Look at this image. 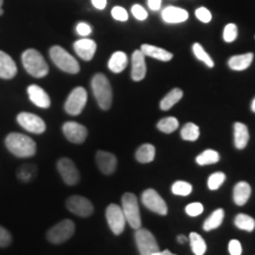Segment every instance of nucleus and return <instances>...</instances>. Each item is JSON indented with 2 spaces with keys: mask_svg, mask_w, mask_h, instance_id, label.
<instances>
[{
  "mask_svg": "<svg viewBox=\"0 0 255 255\" xmlns=\"http://www.w3.org/2000/svg\"><path fill=\"white\" fill-rule=\"evenodd\" d=\"M73 49L82 59L91 60L94 58L96 50H97V45L94 40L83 38V39H79L73 44Z\"/></svg>",
  "mask_w": 255,
  "mask_h": 255,
  "instance_id": "obj_17",
  "label": "nucleus"
},
{
  "mask_svg": "<svg viewBox=\"0 0 255 255\" xmlns=\"http://www.w3.org/2000/svg\"><path fill=\"white\" fill-rule=\"evenodd\" d=\"M111 14H113V17L115 19H117V20L120 21L128 20V12L123 7H121V6H116V7H114L113 11H111Z\"/></svg>",
  "mask_w": 255,
  "mask_h": 255,
  "instance_id": "obj_41",
  "label": "nucleus"
},
{
  "mask_svg": "<svg viewBox=\"0 0 255 255\" xmlns=\"http://www.w3.org/2000/svg\"><path fill=\"white\" fill-rule=\"evenodd\" d=\"M238 37V26L235 24L226 25L225 30H223V39L227 43H232L237 39Z\"/></svg>",
  "mask_w": 255,
  "mask_h": 255,
  "instance_id": "obj_38",
  "label": "nucleus"
},
{
  "mask_svg": "<svg viewBox=\"0 0 255 255\" xmlns=\"http://www.w3.org/2000/svg\"><path fill=\"white\" fill-rule=\"evenodd\" d=\"M250 141V131L246 124L237 122L234 124V144L238 149H245Z\"/></svg>",
  "mask_w": 255,
  "mask_h": 255,
  "instance_id": "obj_23",
  "label": "nucleus"
},
{
  "mask_svg": "<svg viewBox=\"0 0 255 255\" xmlns=\"http://www.w3.org/2000/svg\"><path fill=\"white\" fill-rule=\"evenodd\" d=\"M177 241L180 242V244H184V242L187 241V238L184 237V235H178V237H177Z\"/></svg>",
  "mask_w": 255,
  "mask_h": 255,
  "instance_id": "obj_49",
  "label": "nucleus"
},
{
  "mask_svg": "<svg viewBox=\"0 0 255 255\" xmlns=\"http://www.w3.org/2000/svg\"><path fill=\"white\" fill-rule=\"evenodd\" d=\"M171 191L175 195L180 196H188L193 191V186L186 181H176L171 187Z\"/></svg>",
  "mask_w": 255,
  "mask_h": 255,
  "instance_id": "obj_35",
  "label": "nucleus"
},
{
  "mask_svg": "<svg viewBox=\"0 0 255 255\" xmlns=\"http://www.w3.org/2000/svg\"><path fill=\"white\" fill-rule=\"evenodd\" d=\"M94 96L102 110H109L113 103V89L111 84L103 73H97L91 81Z\"/></svg>",
  "mask_w": 255,
  "mask_h": 255,
  "instance_id": "obj_2",
  "label": "nucleus"
},
{
  "mask_svg": "<svg viewBox=\"0 0 255 255\" xmlns=\"http://www.w3.org/2000/svg\"><path fill=\"white\" fill-rule=\"evenodd\" d=\"M105 216H107L108 225H109L111 232H113L115 235L122 234L124 228H126L127 222L122 208L117 205H110L107 208Z\"/></svg>",
  "mask_w": 255,
  "mask_h": 255,
  "instance_id": "obj_10",
  "label": "nucleus"
},
{
  "mask_svg": "<svg viewBox=\"0 0 255 255\" xmlns=\"http://www.w3.org/2000/svg\"><path fill=\"white\" fill-rule=\"evenodd\" d=\"M21 62H23L25 70L33 77L43 78L49 73L47 63L37 50L28 49L25 51L21 56Z\"/></svg>",
  "mask_w": 255,
  "mask_h": 255,
  "instance_id": "obj_3",
  "label": "nucleus"
},
{
  "mask_svg": "<svg viewBox=\"0 0 255 255\" xmlns=\"http://www.w3.org/2000/svg\"><path fill=\"white\" fill-rule=\"evenodd\" d=\"M17 121L19 126L24 128L25 130H27L28 132L43 133L46 129L45 122L37 115L30 113H20L17 116Z\"/></svg>",
  "mask_w": 255,
  "mask_h": 255,
  "instance_id": "obj_13",
  "label": "nucleus"
},
{
  "mask_svg": "<svg viewBox=\"0 0 255 255\" xmlns=\"http://www.w3.org/2000/svg\"><path fill=\"white\" fill-rule=\"evenodd\" d=\"M27 94L32 103L36 104L37 107L43 108V109H47V108H50L51 105L50 97L44 89H41L40 87H38V85H34V84L30 85V87L27 88Z\"/></svg>",
  "mask_w": 255,
  "mask_h": 255,
  "instance_id": "obj_18",
  "label": "nucleus"
},
{
  "mask_svg": "<svg viewBox=\"0 0 255 255\" xmlns=\"http://www.w3.org/2000/svg\"><path fill=\"white\" fill-rule=\"evenodd\" d=\"M2 2H4V0H0V15H1V14H2V9H1Z\"/></svg>",
  "mask_w": 255,
  "mask_h": 255,
  "instance_id": "obj_51",
  "label": "nucleus"
},
{
  "mask_svg": "<svg viewBox=\"0 0 255 255\" xmlns=\"http://www.w3.org/2000/svg\"><path fill=\"white\" fill-rule=\"evenodd\" d=\"M193 52H194V55H195L196 58L201 60V62L205 63L208 68H214V62H213V59L210 58V56L206 52L205 49H203L201 44H199V43L194 44Z\"/></svg>",
  "mask_w": 255,
  "mask_h": 255,
  "instance_id": "obj_34",
  "label": "nucleus"
},
{
  "mask_svg": "<svg viewBox=\"0 0 255 255\" xmlns=\"http://www.w3.org/2000/svg\"><path fill=\"white\" fill-rule=\"evenodd\" d=\"M254 55L252 52L245 53V55H238L233 56L231 59L228 60L229 68L234 71H244V70L248 69L251 66L252 62H253Z\"/></svg>",
  "mask_w": 255,
  "mask_h": 255,
  "instance_id": "obj_24",
  "label": "nucleus"
},
{
  "mask_svg": "<svg viewBox=\"0 0 255 255\" xmlns=\"http://www.w3.org/2000/svg\"><path fill=\"white\" fill-rule=\"evenodd\" d=\"M88 101V92L84 88L78 87L73 89L65 102V111L72 116H77L84 109Z\"/></svg>",
  "mask_w": 255,
  "mask_h": 255,
  "instance_id": "obj_8",
  "label": "nucleus"
},
{
  "mask_svg": "<svg viewBox=\"0 0 255 255\" xmlns=\"http://www.w3.org/2000/svg\"><path fill=\"white\" fill-rule=\"evenodd\" d=\"M195 14L197 19L202 21V23H209V21L212 20V13H210L209 9H207L206 7L197 8Z\"/></svg>",
  "mask_w": 255,
  "mask_h": 255,
  "instance_id": "obj_40",
  "label": "nucleus"
},
{
  "mask_svg": "<svg viewBox=\"0 0 255 255\" xmlns=\"http://www.w3.org/2000/svg\"><path fill=\"white\" fill-rule=\"evenodd\" d=\"M63 132L70 142L75 144H81L87 139V128L77 122H66L63 126Z\"/></svg>",
  "mask_w": 255,
  "mask_h": 255,
  "instance_id": "obj_14",
  "label": "nucleus"
},
{
  "mask_svg": "<svg viewBox=\"0 0 255 255\" xmlns=\"http://www.w3.org/2000/svg\"><path fill=\"white\" fill-rule=\"evenodd\" d=\"M142 202L146 208L158 215H167L168 207L165 201L155 189H146L142 194Z\"/></svg>",
  "mask_w": 255,
  "mask_h": 255,
  "instance_id": "obj_9",
  "label": "nucleus"
},
{
  "mask_svg": "<svg viewBox=\"0 0 255 255\" xmlns=\"http://www.w3.org/2000/svg\"><path fill=\"white\" fill-rule=\"evenodd\" d=\"M122 210L127 222L133 229L141 228L142 220L139 214V207L137 197L131 193H127L122 196Z\"/></svg>",
  "mask_w": 255,
  "mask_h": 255,
  "instance_id": "obj_5",
  "label": "nucleus"
},
{
  "mask_svg": "<svg viewBox=\"0 0 255 255\" xmlns=\"http://www.w3.org/2000/svg\"><path fill=\"white\" fill-rule=\"evenodd\" d=\"M228 251L231 255H241L242 254V246L240 241L232 240L228 245Z\"/></svg>",
  "mask_w": 255,
  "mask_h": 255,
  "instance_id": "obj_43",
  "label": "nucleus"
},
{
  "mask_svg": "<svg viewBox=\"0 0 255 255\" xmlns=\"http://www.w3.org/2000/svg\"><path fill=\"white\" fill-rule=\"evenodd\" d=\"M234 223L239 229L246 232H253L255 228V220L246 214H239L235 216Z\"/></svg>",
  "mask_w": 255,
  "mask_h": 255,
  "instance_id": "obj_30",
  "label": "nucleus"
},
{
  "mask_svg": "<svg viewBox=\"0 0 255 255\" xmlns=\"http://www.w3.org/2000/svg\"><path fill=\"white\" fill-rule=\"evenodd\" d=\"M152 255H176V254H173V253H171V252H169L168 250H165V251L156 252V253H154Z\"/></svg>",
  "mask_w": 255,
  "mask_h": 255,
  "instance_id": "obj_48",
  "label": "nucleus"
},
{
  "mask_svg": "<svg viewBox=\"0 0 255 255\" xmlns=\"http://www.w3.org/2000/svg\"><path fill=\"white\" fill-rule=\"evenodd\" d=\"M96 162L102 173L105 175H111L117 168L116 156L108 151H97L96 154Z\"/></svg>",
  "mask_w": 255,
  "mask_h": 255,
  "instance_id": "obj_15",
  "label": "nucleus"
},
{
  "mask_svg": "<svg viewBox=\"0 0 255 255\" xmlns=\"http://www.w3.org/2000/svg\"><path fill=\"white\" fill-rule=\"evenodd\" d=\"M92 5L98 9H104L107 6V0H92Z\"/></svg>",
  "mask_w": 255,
  "mask_h": 255,
  "instance_id": "obj_47",
  "label": "nucleus"
},
{
  "mask_svg": "<svg viewBox=\"0 0 255 255\" xmlns=\"http://www.w3.org/2000/svg\"><path fill=\"white\" fill-rule=\"evenodd\" d=\"M141 51L144 53V56L152 57V58L162 60V62H169V60L173 59V53L164 49H161V47L158 46L143 44L141 46Z\"/></svg>",
  "mask_w": 255,
  "mask_h": 255,
  "instance_id": "obj_22",
  "label": "nucleus"
},
{
  "mask_svg": "<svg viewBox=\"0 0 255 255\" xmlns=\"http://www.w3.org/2000/svg\"><path fill=\"white\" fill-rule=\"evenodd\" d=\"M66 207L72 214L81 216V218H88L94 213V206L90 200L83 196H71L66 200Z\"/></svg>",
  "mask_w": 255,
  "mask_h": 255,
  "instance_id": "obj_12",
  "label": "nucleus"
},
{
  "mask_svg": "<svg viewBox=\"0 0 255 255\" xmlns=\"http://www.w3.org/2000/svg\"><path fill=\"white\" fill-rule=\"evenodd\" d=\"M57 168H58V171L63 178V181L68 186H75V184L79 182L81 175H79V171L77 167H76V164L70 158H60L57 162Z\"/></svg>",
  "mask_w": 255,
  "mask_h": 255,
  "instance_id": "obj_11",
  "label": "nucleus"
},
{
  "mask_svg": "<svg viewBox=\"0 0 255 255\" xmlns=\"http://www.w3.org/2000/svg\"><path fill=\"white\" fill-rule=\"evenodd\" d=\"M156 155L155 146L150 144V143H144L137 149L136 151V159L139 163H149L152 162Z\"/></svg>",
  "mask_w": 255,
  "mask_h": 255,
  "instance_id": "obj_27",
  "label": "nucleus"
},
{
  "mask_svg": "<svg viewBox=\"0 0 255 255\" xmlns=\"http://www.w3.org/2000/svg\"><path fill=\"white\" fill-rule=\"evenodd\" d=\"M135 240L137 248L141 255H152L159 251L158 244L154 235L148 229L138 228L136 229Z\"/></svg>",
  "mask_w": 255,
  "mask_h": 255,
  "instance_id": "obj_7",
  "label": "nucleus"
},
{
  "mask_svg": "<svg viewBox=\"0 0 255 255\" xmlns=\"http://www.w3.org/2000/svg\"><path fill=\"white\" fill-rule=\"evenodd\" d=\"M75 223L71 220H63L47 232V240L55 245L68 241L75 233Z\"/></svg>",
  "mask_w": 255,
  "mask_h": 255,
  "instance_id": "obj_6",
  "label": "nucleus"
},
{
  "mask_svg": "<svg viewBox=\"0 0 255 255\" xmlns=\"http://www.w3.org/2000/svg\"><path fill=\"white\" fill-rule=\"evenodd\" d=\"M36 167L32 164L23 165L20 169H18V178L20 181H23V182H28L33 177V175L36 174Z\"/></svg>",
  "mask_w": 255,
  "mask_h": 255,
  "instance_id": "obj_36",
  "label": "nucleus"
},
{
  "mask_svg": "<svg viewBox=\"0 0 255 255\" xmlns=\"http://www.w3.org/2000/svg\"><path fill=\"white\" fill-rule=\"evenodd\" d=\"M17 75V65L14 60L4 51H0V78L11 79Z\"/></svg>",
  "mask_w": 255,
  "mask_h": 255,
  "instance_id": "obj_19",
  "label": "nucleus"
},
{
  "mask_svg": "<svg viewBox=\"0 0 255 255\" xmlns=\"http://www.w3.org/2000/svg\"><path fill=\"white\" fill-rule=\"evenodd\" d=\"M223 219H225V210L221 208L214 210V213H213V214L206 220L205 223H203V229H205L206 232L216 229L222 225Z\"/></svg>",
  "mask_w": 255,
  "mask_h": 255,
  "instance_id": "obj_28",
  "label": "nucleus"
},
{
  "mask_svg": "<svg viewBox=\"0 0 255 255\" xmlns=\"http://www.w3.org/2000/svg\"><path fill=\"white\" fill-rule=\"evenodd\" d=\"M77 33L79 36L87 37L91 33V27L90 25H88L87 23H79L77 25Z\"/></svg>",
  "mask_w": 255,
  "mask_h": 255,
  "instance_id": "obj_45",
  "label": "nucleus"
},
{
  "mask_svg": "<svg viewBox=\"0 0 255 255\" xmlns=\"http://www.w3.org/2000/svg\"><path fill=\"white\" fill-rule=\"evenodd\" d=\"M251 109H252V111H253V113H255V98L253 100V102H252Z\"/></svg>",
  "mask_w": 255,
  "mask_h": 255,
  "instance_id": "obj_50",
  "label": "nucleus"
},
{
  "mask_svg": "<svg viewBox=\"0 0 255 255\" xmlns=\"http://www.w3.org/2000/svg\"><path fill=\"white\" fill-rule=\"evenodd\" d=\"M226 180V175L221 173V171H216V173L212 174L208 178V188L210 190H216L222 186Z\"/></svg>",
  "mask_w": 255,
  "mask_h": 255,
  "instance_id": "obj_37",
  "label": "nucleus"
},
{
  "mask_svg": "<svg viewBox=\"0 0 255 255\" xmlns=\"http://www.w3.org/2000/svg\"><path fill=\"white\" fill-rule=\"evenodd\" d=\"M178 126L180 124L175 117H167V119L161 120L157 123V129L164 133H171L177 129Z\"/></svg>",
  "mask_w": 255,
  "mask_h": 255,
  "instance_id": "obj_33",
  "label": "nucleus"
},
{
  "mask_svg": "<svg viewBox=\"0 0 255 255\" xmlns=\"http://www.w3.org/2000/svg\"><path fill=\"white\" fill-rule=\"evenodd\" d=\"M252 194V188L248 182L241 181L235 184L234 190H233V199H234L235 205L244 206L246 205L247 201L250 200Z\"/></svg>",
  "mask_w": 255,
  "mask_h": 255,
  "instance_id": "obj_21",
  "label": "nucleus"
},
{
  "mask_svg": "<svg viewBox=\"0 0 255 255\" xmlns=\"http://www.w3.org/2000/svg\"><path fill=\"white\" fill-rule=\"evenodd\" d=\"M161 1L162 0H148V6L152 11H157L161 7Z\"/></svg>",
  "mask_w": 255,
  "mask_h": 255,
  "instance_id": "obj_46",
  "label": "nucleus"
},
{
  "mask_svg": "<svg viewBox=\"0 0 255 255\" xmlns=\"http://www.w3.org/2000/svg\"><path fill=\"white\" fill-rule=\"evenodd\" d=\"M182 97H183V91L181 90V89L175 88L164 96L163 100H162L161 103H159V108H161L163 111L171 109V108H173L178 101L182 100Z\"/></svg>",
  "mask_w": 255,
  "mask_h": 255,
  "instance_id": "obj_26",
  "label": "nucleus"
},
{
  "mask_svg": "<svg viewBox=\"0 0 255 255\" xmlns=\"http://www.w3.org/2000/svg\"><path fill=\"white\" fill-rule=\"evenodd\" d=\"M50 57L52 62L64 72L68 73H78L81 66L75 57H72L66 50L60 46H52L50 49Z\"/></svg>",
  "mask_w": 255,
  "mask_h": 255,
  "instance_id": "obj_4",
  "label": "nucleus"
},
{
  "mask_svg": "<svg viewBox=\"0 0 255 255\" xmlns=\"http://www.w3.org/2000/svg\"><path fill=\"white\" fill-rule=\"evenodd\" d=\"M131 11H132V14L135 15L138 20H144V19H146V17H148V13H146V11L142 7L141 5H133Z\"/></svg>",
  "mask_w": 255,
  "mask_h": 255,
  "instance_id": "obj_44",
  "label": "nucleus"
},
{
  "mask_svg": "<svg viewBox=\"0 0 255 255\" xmlns=\"http://www.w3.org/2000/svg\"><path fill=\"white\" fill-rule=\"evenodd\" d=\"M203 212V206L201 205L200 202H194L190 203L186 207V213L189 216H199L200 214H202Z\"/></svg>",
  "mask_w": 255,
  "mask_h": 255,
  "instance_id": "obj_39",
  "label": "nucleus"
},
{
  "mask_svg": "<svg viewBox=\"0 0 255 255\" xmlns=\"http://www.w3.org/2000/svg\"><path fill=\"white\" fill-rule=\"evenodd\" d=\"M188 12L186 9L180 8V7H174V6H169L162 12V18L164 21L171 24H177V23H183L188 19Z\"/></svg>",
  "mask_w": 255,
  "mask_h": 255,
  "instance_id": "obj_20",
  "label": "nucleus"
},
{
  "mask_svg": "<svg viewBox=\"0 0 255 255\" xmlns=\"http://www.w3.org/2000/svg\"><path fill=\"white\" fill-rule=\"evenodd\" d=\"M219 161H220L219 152L215 150H212V149H208V150L203 151L202 154H200L196 157V163L199 165L214 164V163H218Z\"/></svg>",
  "mask_w": 255,
  "mask_h": 255,
  "instance_id": "obj_31",
  "label": "nucleus"
},
{
  "mask_svg": "<svg viewBox=\"0 0 255 255\" xmlns=\"http://www.w3.org/2000/svg\"><path fill=\"white\" fill-rule=\"evenodd\" d=\"M200 136V129L196 124L194 123H187L184 124L182 130H181V137L184 141L194 142L199 138Z\"/></svg>",
  "mask_w": 255,
  "mask_h": 255,
  "instance_id": "obj_32",
  "label": "nucleus"
},
{
  "mask_svg": "<svg viewBox=\"0 0 255 255\" xmlns=\"http://www.w3.org/2000/svg\"><path fill=\"white\" fill-rule=\"evenodd\" d=\"M12 237L4 227L0 226V247H6L11 244Z\"/></svg>",
  "mask_w": 255,
  "mask_h": 255,
  "instance_id": "obj_42",
  "label": "nucleus"
},
{
  "mask_svg": "<svg viewBox=\"0 0 255 255\" xmlns=\"http://www.w3.org/2000/svg\"><path fill=\"white\" fill-rule=\"evenodd\" d=\"M131 78L135 82L142 81L146 75V64L144 53L141 50H136L131 57Z\"/></svg>",
  "mask_w": 255,
  "mask_h": 255,
  "instance_id": "obj_16",
  "label": "nucleus"
},
{
  "mask_svg": "<svg viewBox=\"0 0 255 255\" xmlns=\"http://www.w3.org/2000/svg\"><path fill=\"white\" fill-rule=\"evenodd\" d=\"M189 242L193 253L195 255H203L207 251V245L203 238L197 233H190Z\"/></svg>",
  "mask_w": 255,
  "mask_h": 255,
  "instance_id": "obj_29",
  "label": "nucleus"
},
{
  "mask_svg": "<svg viewBox=\"0 0 255 255\" xmlns=\"http://www.w3.org/2000/svg\"><path fill=\"white\" fill-rule=\"evenodd\" d=\"M128 65V56L126 53L122 52V51H117L115 52L111 58L109 59V63H108V66H109L110 71L115 73L122 72L124 69L127 68Z\"/></svg>",
  "mask_w": 255,
  "mask_h": 255,
  "instance_id": "obj_25",
  "label": "nucleus"
},
{
  "mask_svg": "<svg viewBox=\"0 0 255 255\" xmlns=\"http://www.w3.org/2000/svg\"><path fill=\"white\" fill-rule=\"evenodd\" d=\"M6 148L14 156L21 158L32 157L37 151L36 142L24 133L12 132L5 139Z\"/></svg>",
  "mask_w": 255,
  "mask_h": 255,
  "instance_id": "obj_1",
  "label": "nucleus"
}]
</instances>
